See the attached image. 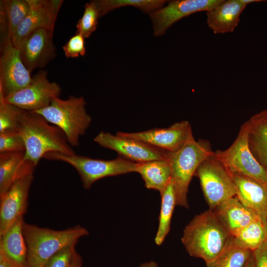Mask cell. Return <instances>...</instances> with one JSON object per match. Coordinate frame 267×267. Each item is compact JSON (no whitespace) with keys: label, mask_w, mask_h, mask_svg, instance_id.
<instances>
[{"label":"cell","mask_w":267,"mask_h":267,"mask_svg":"<svg viewBox=\"0 0 267 267\" xmlns=\"http://www.w3.org/2000/svg\"><path fill=\"white\" fill-rule=\"evenodd\" d=\"M86 105L83 96L71 95L66 99L56 97L47 107L33 112L42 115L49 123L59 128L70 145L76 147L79 144L80 137L86 133L91 122V118L86 109Z\"/></svg>","instance_id":"cell-5"},{"label":"cell","mask_w":267,"mask_h":267,"mask_svg":"<svg viewBox=\"0 0 267 267\" xmlns=\"http://www.w3.org/2000/svg\"><path fill=\"white\" fill-rule=\"evenodd\" d=\"M25 151L23 139L17 129L0 133V153Z\"/></svg>","instance_id":"cell-31"},{"label":"cell","mask_w":267,"mask_h":267,"mask_svg":"<svg viewBox=\"0 0 267 267\" xmlns=\"http://www.w3.org/2000/svg\"><path fill=\"white\" fill-rule=\"evenodd\" d=\"M85 39L77 33L71 37L62 47L65 56L67 58H77L85 55L86 52Z\"/></svg>","instance_id":"cell-33"},{"label":"cell","mask_w":267,"mask_h":267,"mask_svg":"<svg viewBox=\"0 0 267 267\" xmlns=\"http://www.w3.org/2000/svg\"><path fill=\"white\" fill-rule=\"evenodd\" d=\"M214 153L231 175L242 176L267 184V174L249 147L247 122L242 125L236 138L228 148L217 150Z\"/></svg>","instance_id":"cell-7"},{"label":"cell","mask_w":267,"mask_h":267,"mask_svg":"<svg viewBox=\"0 0 267 267\" xmlns=\"http://www.w3.org/2000/svg\"><path fill=\"white\" fill-rule=\"evenodd\" d=\"M29 11L12 39L18 49L22 41L31 33L39 29L53 33L55 23L61 5L62 0H27Z\"/></svg>","instance_id":"cell-12"},{"label":"cell","mask_w":267,"mask_h":267,"mask_svg":"<svg viewBox=\"0 0 267 267\" xmlns=\"http://www.w3.org/2000/svg\"><path fill=\"white\" fill-rule=\"evenodd\" d=\"M0 267H12L10 264L0 255Z\"/></svg>","instance_id":"cell-37"},{"label":"cell","mask_w":267,"mask_h":267,"mask_svg":"<svg viewBox=\"0 0 267 267\" xmlns=\"http://www.w3.org/2000/svg\"><path fill=\"white\" fill-rule=\"evenodd\" d=\"M44 158L70 165L78 172L83 186L86 189H89L95 182L102 178L135 172L136 165V163L121 156L106 160L57 152L48 153Z\"/></svg>","instance_id":"cell-6"},{"label":"cell","mask_w":267,"mask_h":267,"mask_svg":"<svg viewBox=\"0 0 267 267\" xmlns=\"http://www.w3.org/2000/svg\"><path fill=\"white\" fill-rule=\"evenodd\" d=\"M77 243L67 245L58 250L49 258L44 267H71L76 253Z\"/></svg>","instance_id":"cell-32"},{"label":"cell","mask_w":267,"mask_h":267,"mask_svg":"<svg viewBox=\"0 0 267 267\" xmlns=\"http://www.w3.org/2000/svg\"><path fill=\"white\" fill-rule=\"evenodd\" d=\"M94 141L102 147L116 151L120 156L135 163L168 159V152L142 141L117 133L100 132Z\"/></svg>","instance_id":"cell-10"},{"label":"cell","mask_w":267,"mask_h":267,"mask_svg":"<svg viewBox=\"0 0 267 267\" xmlns=\"http://www.w3.org/2000/svg\"><path fill=\"white\" fill-rule=\"evenodd\" d=\"M213 152L208 141H196L193 134L179 149L168 152L177 206L188 208L187 195L191 179L202 162Z\"/></svg>","instance_id":"cell-4"},{"label":"cell","mask_w":267,"mask_h":267,"mask_svg":"<svg viewBox=\"0 0 267 267\" xmlns=\"http://www.w3.org/2000/svg\"><path fill=\"white\" fill-rule=\"evenodd\" d=\"M117 133L170 152L179 149L193 134L191 125L187 121L176 122L167 128H154L134 133L118 132Z\"/></svg>","instance_id":"cell-14"},{"label":"cell","mask_w":267,"mask_h":267,"mask_svg":"<svg viewBox=\"0 0 267 267\" xmlns=\"http://www.w3.org/2000/svg\"><path fill=\"white\" fill-rule=\"evenodd\" d=\"M264 224H265V228H266V232H267V220H266V221L265 222Z\"/></svg>","instance_id":"cell-40"},{"label":"cell","mask_w":267,"mask_h":267,"mask_svg":"<svg viewBox=\"0 0 267 267\" xmlns=\"http://www.w3.org/2000/svg\"><path fill=\"white\" fill-rule=\"evenodd\" d=\"M231 177L236 197L265 223L267 220V184L242 176L232 175Z\"/></svg>","instance_id":"cell-17"},{"label":"cell","mask_w":267,"mask_h":267,"mask_svg":"<svg viewBox=\"0 0 267 267\" xmlns=\"http://www.w3.org/2000/svg\"><path fill=\"white\" fill-rule=\"evenodd\" d=\"M17 130L25 144V159L36 166L51 152L69 155L76 154L64 133L35 112L20 109Z\"/></svg>","instance_id":"cell-1"},{"label":"cell","mask_w":267,"mask_h":267,"mask_svg":"<svg viewBox=\"0 0 267 267\" xmlns=\"http://www.w3.org/2000/svg\"><path fill=\"white\" fill-rule=\"evenodd\" d=\"M33 178V174L26 176L0 195V236L26 212L29 192Z\"/></svg>","instance_id":"cell-15"},{"label":"cell","mask_w":267,"mask_h":267,"mask_svg":"<svg viewBox=\"0 0 267 267\" xmlns=\"http://www.w3.org/2000/svg\"><path fill=\"white\" fill-rule=\"evenodd\" d=\"M53 34L46 29H39L31 33L21 43L18 48L21 58L31 72L45 67L55 57Z\"/></svg>","instance_id":"cell-16"},{"label":"cell","mask_w":267,"mask_h":267,"mask_svg":"<svg viewBox=\"0 0 267 267\" xmlns=\"http://www.w3.org/2000/svg\"><path fill=\"white\" fill-rule=\"evenodd\" d=\"M31 73L12 40L0 44V92L4 97L27 86L32 80Z\"/></svg>","instance_id":"cell-11"},{"label":"cell","mask_w":267,"mask_h":267,"mask_svg":"<svg viewBox=\"0 0 267 267\" xmlns=\"http://www.w3.org/2000/svg\"><path fill=\"white\" fill-rule=\"evenodd\" d=\"M231 236L213 210L196 215L185 226L181 242L191 257L208 263L223 250Z\"/></svg>","instance_id":"cell-2"},{"label":"cell","mask_w":267,"mask_h":267,"mask_svg":"<svg viewBox=\"0 0 267 267\" xmlns=\"http://www.w3.org/2000/svg\"><path fill=\"white\" fill-rule=\"evenodd\" d=\"M194 176L199 179L210 209L214 210L224 201L236 196L231 175L214 152L202 162Z\"/></svg>","instance_id":"cell-8"},{"label":"cell","mask_w":267,"mask_h":267,"mask_svg":"<svg viewBox=\"0 0 267 267\" xmlns=\"http://www.w3.org/2000/svg\"><path fill=\"white\" fill-rule=\"evenodd\" d=\"M213 210L231 236L260 218L243 204L236 196L224 201Z\"/></svg>","instance_id":"cell-18"},{"label":"cell","mask_w":267,"mask_h":267,"mask_svg":"<svg viewBox=\"0 0 267 267\" xmlns=\"http://www.w3.org/2000/svg\"><path fill=\"white\" fill-rule=\"evenodd\" d=\"M99 17V12L94 0L86 3L83 15L76 24V33L85 39L90 37L97 28Z\"/></svg>","instance_id":"cell-29"},{"label":"cell","mask_w":267,"mask_h":267,"mask_svg":"<svg viewBox=\"0 0 267 267\" xmlns=\"http://www.w3.org/2000/svg\"><path fill=\"white\" fill-rule=\"evenodd\" d=\"M231 237L238 245L253 252L267 239V234L265 224L259 218Z\"/></svg>","instance_id":"cell-27"},{"label":"cell","mask_w":267,"mask_h":267,"mask_svg":"<svg viewBox=\"0 0 267 267\" xmlns=\"http://www.w3.org/2000/svg\"><path fill=\"white\" fill-rule=\"evenodd\" d=\"M23 218H19L0 236V255L12 267H27V249L23 225Z\"/></svg>","instance_id":"cell-19"},{"label":"cell","mask_w":267,"mask_h":267,"mask_svg":"<svg viewBox=\"0 0 267 267\" xmlns=\"http://www.w3.org/2000/svg\"><path fill=\"white\" fill-rule=\"evenodd\" d=\"M247 5L241 0H223L206 12L209 28L215 34L233 32L240 21L241 13Z\"/></svg>","instance_id":"cell-20"},{"label":"cell","mask_w":267,"mask_h":267,"mask_svg":"<svg viewBox=\"0 0 267 267\" xmlns=\"http://www.w3.org/2000/svg\"><path fill=\"white\" fill-rule=\"evenodd\" d=\"M223 0H176L149 14L154 36H162L174 23L194 13L213 9Z\"/></svg>","instance_id":"cell-13"},{"label":"cell","mask_w":267,"mask_h":267,"mask_svg":"<svg viewBox=\"0 0 267 267\" xmlns=\"http://www.w3.org/2000/svg\"><path fill=\"white\" fill-rule=\"evenodd\" d=\"M244 267H254V263L252 254Z\"/></svg>","instance_id":"cell-38"},{"label":"cell","mask_w":267,"mask_h":267,"mask_svg":"<svg viewBox=\"0 0 267 267\" xmlns=\"http://www.w3.org/2000/svg\"><path fill=\"white\" fill-rule=\"evenodd\" d=\"M71 267H82V259L77 252L75 253Z\"/></svg>","instance_id":"cell-35"},{"label":"cell","mask_w":267,"mask_h":267,"mask_svg":"<svg viewBox=\"0 0 267 267\" xmlns=\"http://www.w3.org/2000/svg\"><path fill=\"white\" fill-rule=\"evenodd\" d=\"M23 234L27 249V267H44L56 252L88 235V230L77 225L64 230L40 227L24 222Z\"/></svg>","instance_id":"cell-3"},{"label":"cell","mask_w":267,"mask_h":267,"mask_svg":"<svg viewBox=\"0 0 267 267\" xmlns=\"http://www.w3.org/2000/svg\"><path fill=\"white\" fill-rule=\"evenodd\" d=\"M100 17L119 7L132 6L150 14L162 8L166 3L164 0H94Z\"/></svg>","instance_id":"cell-28"},{"label":"cell","mask_w":267,"mask_h":267,"mask_svg":"<svg viewBox=\"0 0 267 267\" xmlns=\"http://www.w3.org/2000/svg\"><path fill=\"white\" fill-rule=\"evenodd\" d=\"M24 155V152L0 153V195L17 180L33 174L36 166Z\"/></svg>","instance_id":"cell-21"},{"label":"cell","mask_w":267,"mask_h":267,"mask_svg":"<svg viewBox=\"0 0 267 267\" xmlns=\"http://www.w3.org/2000/svg\"><path fill=\"white\" fill-rule=\"evenodd\" d=\"M252 252L236 243L232 237L223 250L215 259L206 263V267H244Z\"/></svg>","instance_id":"cell-26"},{"label":"cell","mask_w":267,"mask_h":267,"mask_svg":"<svg viewBox=\"0 0 267 267\" xmlns=\"http://www.w3.org/2000/svg\"><path fill=\"white\" fill-rule=\"evenodd\" d=\"M139 267H159L154 261H150L141 264Z\"/></svg>","instance_id":"cell-36"},{"label":"cell","mask_w":267,"mask_h":267,"mask_svg":"<svg viewBox=\"0 0 267 267\" xmlns=\"http://www.w3.org/2000/svg\"><path fill=\"white\" fill-rule=\"evenodd\" d=\"M20 111V109L7 103L0 92V133L17 129Z\"/></svg>","instance_id":"cell-30"},{"label":"cell","mask_w":267,"mask_h":267,"mask_svg":"<svg viewBox=\"0 0 267 267\" xmlns=\"http://www.w3.org/2000/svg\"><path fill=\"white\" fill-rule=\"evenodd\" d=\"M142 178L147 189L161 193L172 179V170L168 159L136 163L135 172Z\"/></svg>","instance_id":"cell-24"},{"label":"cell","mask_w":267,"mask_h":267,"mask_svg":"<svg viewBox=\"0 0 267 267\" xmlns=\"http://www.w3.org/2000/svg\"><path fill=\"white\" fill-rule=\"evenodd\" d=\"M254 267H267V239L252 252Z\"/></svg>","instance_id":"cell-34"},{"label":"cell","mask_w":267,"mask_h":267,"mask_svg":"<svg viewBox=\"0 0 267 267\" xmlns=\"http://www.w3.org/2000/svg\"><path fill=\"white\" fill-rule=\"evenodd\" d=\"M61 91L58 84L47 79V72L41 70L27 86L4 98L7 103L20 109L36 111L49 105L52 99L59 96Z\"/></svg>","instance_id":"cell-9"},{"label":"cell","mask_w":267,"mask_h":267,"mask_svg":"<svg viewBox=\"0 0 267 267\" xmlns=\"http://www.w3.org/2000/svg\"><path fill=\"white\" fill-rule=\"evenodd\" d=\"M246 122L250 150L267 174V109Z\"/></svg>","instance_id":"cell-22"},{"label":"cell","mask_w":267,"mask_h":267,"mask_svg":"<svg viewBox=\"0 0 267 267\" xmlns=\"http://www.w3.org/2000/svg\"><path fill=\"white\" fill-rule=\"evenodd\" d=\"M242 2L244 3L248 4L249 3H253V2H261V1H264L266 0H241Z\"/></svg>","instance_id":"cell-39"},{"label":"cell","mask_w":267,"mask_h":267,"mask_svg":"<svg viewBox=\"0 0 267 267\" xmlns=\"http://www.w3.org/2000/svg\"><path fill=\"white\" fill-rule=\"evenodd\" d=\"M161 206L158 229L154 238L156 245H161L170 230L171 222L176 204V198L172 179L160 193Z\"/></svg>","instance_id":"cell-25"},{"label":"cell","mask_w":267,"mask_h":267,"mask_svg":"<svg viewBox=\"0 0 267 267\" xmlns=\"http://www.w3.org/2000/svg\"><path fill=\"white\" fill-rule=\"evenodd\" d=\"M29 9V4L27 0L0 1V44L12 40Z\"/></svg>","instance_id":"cell-23"}]
</instances>
